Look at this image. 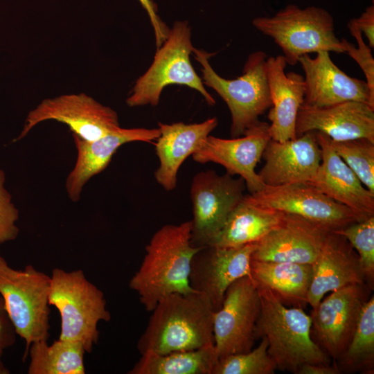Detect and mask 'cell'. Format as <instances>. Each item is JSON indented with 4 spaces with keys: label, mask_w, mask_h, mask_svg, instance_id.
<instances>
[{
    "label": "cell",
    "mask_w": 374,
    "mask_h": 374,
    "mask_svg": "<svg viewBox=\"0 0 374 374\" xmlns=\"http://www.w3.org/2000/svg\"><path fill=\"white\" fill-rule=\"evenodd\" d=\"M267 348V339L262 337L259 345L250 351L218 359L212 374H274L277 368Z\"/></svg>",
    "instance_id": "obj_31"
},
{
    "label": "cell",
    "mask_w": 374,
    "mask_h": 374,
    "mask_svg": "<svg viewBox=\"0 0 374 374\" xmlns=\"http://www.w3.org/2000/svg\"><path fill=\"white\" fill-rule=\"evenodd\" d=\"M295 130L296 137L315 131L334 141L367 139L374 142V107L358 101H346L324 107L302 105Z\"/></svg>",
    "instance_id": "obj_20"
},
{
    "label": "cell",
    "mask_w": 374,
    "mask_h": 374,
    "mask_svg": "<svg viewBox=\"0 0 374 374\" xmlns=\"http://www.w3.org/2000/svg\"><path fill=\"white\" fill-rule=\"evenodd\" d=\"M256 248L257 243L238 247H202L191 261V288L206 296L214 311H217L228 287L239 278L250 276L251 256Z\"/></svg>",
    "instance_id": "obj_15"
},
{
    "label": "cell",
    "mask_w": 374,
    "mask_h": 374,
    "mask_svg": "<svg viewBox=\"0 0 374 374\" xmlns=\"http://www.w3.org/2000/svg\"><path fill=\"white\" fill-rule=\"evenodd\" d=\"M260 310L259 294L251 276H243L228 287L221 308L214 314V344L218 359L253 348Z\"/></svg>",
    "instance_id": "obj_11"
},
{
    "label": "cell",
    "mask_w": 374,
    "mask_h": 374,
    "mask_svg": "<svg viewBox=\"0 0 374 374\" xmlns=\"http://www.w3.org/2000/svg\"><path fill=\"white\" fill-rule=\"evenodd\" d=\"M193 48L187 21L175 22L165 42L158 48L151 66L136 80L132 94L126 100L127 105L156 106L163 89L177 84L197 90L209 105H214L215 99L206 90L191 65L190 54Z\"/></svg>",
    "instance_id": "obj_8"
},
{
    "label": "cell",
    "mask_w": 374,
    "mask_h": 374,
    "mask_svg": "<svg viewBox=\"0 0 374 374\" xmlns=\"http://www.w3.org/2000/svg\"><path fill=\"white\" fill-rule=\"evenodd\" d=\"M217 123L215 117L193 124L159 123L160 135L155 147L159 166L154 177L165 190L170 191L176 188L180 166L202 146Z\"/></svg>",
    "instance_id": "obj_24"
},
{
    "label": "cell",
    "mask_w": 374,
    "mask_h": 374,
    "mask_svg": "<svg viewBox=\"0 0 374 374\" xmlns=\"http://www.w3.org/2000/svg\"><path fill=\"white\" fill-rule=\"evenodd\" d=\"M160 135L159 128H122L98 139L87 141L72 134L77 159L66 180V190L72 202L80 200L82 189L93 176L103 172L123 145L134 141L152 143Z\"/></svg>",
    "instance_id": "obj_22"
},
{
    "label": "cell",
    "mask_w": 374,
    "mask_h": 374,
    "mask_svg": "<svg viewBox=\"0 0 374 374\" xmlns=\"http://www.w3.org/2000/svg\"><path fill=\"white\" fill-rule=\"evenodd\" d=\"M344 236L358 254L366 284L374 286V215L333 231Z\"/></svg>",
    "instance_id": "obj_32"
},
{
    "label": "cell",
    "mask_w": 374,
    "mask_h": 374,
    "mask_svg": "<svg viewBox=\"0 0 374 374\" xmlns=\"http://www.w3.org/2000/svg\"><path fill=\"white\" fill-rule=\"evenodd\" d=\"M49 120L66 124L72 134L87 141L98 139L121 127L118 115L112 108L84 93L65 94L46 98L32 109L14 141L26 137L37 125Z\"/></svg>",
    "instance_id": "obj_10"
},
{
    "label": "cell",
    "mask_w": 374,
    "mask_h": 374,
    "mask_svg": "<svg viewBox=\"0 0 374 374\" xmlns=\"http://www.w3.org/2000/svg\"><path fill=\"white\" fill-rule=\"evenodd\" d=\"M139 339L140 354H166L215 346V311L208 299L195 291L173 293L161 299L150 312Z\"/></svg>",
    "instance_id": "obj_2"
},
{
    "label": "cell",
    "mask_w": 374,
    "mask_h": 374,
    "mask_svg": "<svg viewBox=\"0 0 374 374\" xmlns=\"http://www.w3.org/2000/svg\"><path fill=\"white\" fill-rule=\"evenodd\" d=\"M348 28L357 42V47L345 38L341 39L344 53L348 54L359 66L366 77V82L370 91L374 96V59L371 53V48L366 45L363 39L362 32L350 20Z\"/></svg>",
    "instance_id": "obj_33"
},
{
    "label": "cell",
    "mask_w": 374,
    "mask_h": 374,
    "mask_svg": "<svg viewBox=\"0 0 374 374\" xmlns=\"http://www.w3.org/2000/svg\"><path fill=\"white\" fill-rule=\"evenodd\" d=\"M321 152V161L308 184L333 200L346 206L363 220L374 215V194L334 150L330 138L315 132Z\"/></svg>",
    "instance_id": "obj_17"
},
{
    "label": "cell",
    "mask_w": 374,
    "mask_h": 374,
    "mask_svg": "<svg viewBox=\"0 0 374 374\" xmlns=\"http://www.w3.org/2000/svg\"><path fill=\"white\" fill-rule=\"evenodd\" d=\"M357 28L364 33L371 48L374 47V6H368L357 17L350 19Z\"/></svg>",
    "instance_id": "obj_37"
},
{
    "label": "cell",
    "mask_w": 374,
    "mask_h": 374,
    "mask_svg": "<svg viewBox=\"0 0 374 374\" xmlns=\"http://www.w3.org/2000/svg\"><path fill=\"white\" fill-rule=\"evenodd\" d=\"M195 59L202 64L204 84L214 89L226 103L231 114V134L238 137L259 121L258 117L271 107L267 73V54L251 53L236 79L220 76L211 67L208 57L213 54L193 48Z\"/></svg>",
    "instance_id": "obj_7"
},
{
    "label": "cell",
    "mask_w": 374,
    "mask_h": 374,
    "mask_svg": "<svg viewBox=\"0 0 374 374\" xmlns=\"http://www.w3.org/2000/svg\"><path fill=\"white\" fill-rule=\"evenodd\" d=\"M51 276L28 265L12 268L0 256V294L17 335L25 341L23 359L31 344L49 337Z\"/></svg>",
    "instance_id": "obj_6"
},
{
    "label": "cell",
    "mask_w": 374,
    "mask_h": 374,
    "mask_svg": "<svg viewBox=\"0 0 374 374\" xmlns=\"http://www.w3.org/2000/svg\"><path fill=\"white\" fill-rule=\"evenodd\" d=\"M269 124L258 121L245 130L242 137L222 139L209 135L202 146L192 154L197 163L213 162L222 166L226 173L242 178L250 194L265 186L256 172L264 150L271 140Z\"/></svg>",
    "instance_id": "obj_14"
},
{
    "label": "cell",
    "mask_w": 374,
    "mask_h": 374,
    "mask_svg": "<svg viewBox=\"0 0 374 374\" xmlns=\"http://www.w3.org/2000/svg\"><path fill=\"white\" fill-rule=\"evenodd\" d=\"M262 157L265 164L258 174L265 186H276L308 182L321 163V152L311 131L283 142L271 139Z\"/></svg>",
    "instance_id": "obj_19"
},
{
    "label": "cell",
    "mask_w": 374,
    "mask_h": 374,
    "mask_svg": "<svg viewBox=\"0 0 374 374\" xmlns=\"http://www.w3.org/2000/svg\"><path fill=\"white\" fill-rule=\"evenodd\" d=\"M340 373H374V296L364 303L352 338L334 360Z\"/></svg>",
    "instance_id": "obj_29"
},
{
    "label": "cell",
    "mask_w": 374,
    "mask_h": 374,
    "mask_svg": "<svg viewBox=\"0 0 374 374\" xmlns=\"http://www.w3.org/2000/svg\"><path fill=\"white\" fill-rule=\"evenodd\" d=\"M17 333L6 311L3 301L0 297V374L8 373L2 362L4 351L15 344Z\"/></svg>",
    "instance_id": "obj_35"
},
{
    "label": "cell",
    "mask_w": 374,
    "mask_h": 374,
    "mask_svg": "<svg viewBox=\"0 0 374 374\" xmlns=\"http://www.w3.org/2000/svg\"><path fill=\"white\" fill-rule=\"evenodd\" d=\"M147 11L154 28L156 44L159 48L166 39L169 29L157 15V6L151 0H139Z\"/></svg>",
    "instance_id": "obj_36"
},
{
    "label": "cell",
    "mask_w": 374,
    "mask_h": 374,
    "mask_svg": "<svg viewBox=\"0 0 374 374\" xmlns=\"http://www.w3.org/2000/svg\"><path fill=\"white\" fill-rule=\"evenodd\" d=\"M312 265L251 260V278L267 287L285 305L303 308L312 277Z\"/></svg>",
    "instance_id": "obj_25"
},
{
    "label": "cell",
    "mask_w": 374,
    "mask_h": 374,
    "mask_svg": "<svg viewBox=\"0 0 374 374\" xmlns=\"http://www.w3.org/2000/svg\"><path fill=\"white\" fill-rule=\"evenodd\" d=\"M247 202L261 207L301 216L330 231L360 220L350 209L308 183L276 186L244 195Z\"/></svg>",
    "instance_id": "obj_12"
},
{
    "label": "cell",
    "mask_w": 374,
    "mask_h": 374,
    "mask_svg": "<svg viewBox=\"0 0 374 374\" xmlns=\"http://www.w3.org/2000/svg\"><path fill=\"white\" fill-rule=\"evenodd\" d=\"M330 143L363 185L374 194V142L367 139L347 141L330 139Z\"/></svg>",
    "instance_id": "obj_30"
},
{
    "label": "cell",
    "mask_w": 374,
    "mask_h": 374,
    "mask_svg": "<svg viewBox=\"0 0 374 374\" xmlns=\"http://www.w3.org/2000/svg\"><path fill=\"white\" fill-rule=\"evenodd\" d=\"M297 374H341L335 363L333 364H305Z\"/></svg>",
    "instance_id": "obj_38"
},
{
    "label": "cell",
    "mask_w": 374,
    "mask_h": 374,
    "mask_svg": "<svg viewBox=\"0 0 374 374\" xmlns=\"http://www.w3.org/2000/svg\"><path fill=\"white\" fill-rule=\"evenodd\" d=\"M287 62L283 55L269 57L266 60V73L271 107L268 113L269 133L272 140L285 141L296 138V122L304 101L303 75L286 73Z\"/></svg>",
    "instance_id": "obj_23"
},
{
    "label": "cell",
    "mask_w": 374,
    "mask_h": 374,
    "mask_svg": "<svg viewBox=\"0 0 374 374\" xmlns=\"http://www.w3.org/2000/svg\"><path fill=\"white\" fill-rule=\"evenodd\" d=\"M245 182L226 173L212 170L196 174L192 181L190 197L193 218L191 243L196 247L211 246L229 215L242 200Z\"/></svg>",
    "instance_id": "obj_9"
},
{
    "label": "cell",
    "mask_w": 374,
    "mask_h": 374,
    "mask_svg": "<svg viewBox=\"0 0 374 374\" xmlns=\"http://www.w3.org/2000/svg\"><path fill=\"white\" fill-rule=\"evenodd\" d=\"M86 351L79 342L58 339L48 344L47 340L33 342L28 355V374H84Z\"/></svg>",
    "instance_id": "obj_28"
},
{
    "label": "cell",
    "mask_w": 374,
    "mask_h": 374,
    "mask_svg": "<svg viewBox=\"0 0 374 374\" xmlns=\"http://www.w3.org/2000/svg\"><path fill=\"white\" fill-rule=\"evenodd\" d=\"M312 267L308 294L312 308L329 292L366 283L357 253L344 236L335 231L328 232Z\"/></svg>",
    "instance_id": "obj_21"
},
{
    "label": "cell",
    "mask_w": 374,
    "mask_h": 374,
    "mask_svg": "<svg viewBox=\"0 0 374 374\" xmlns=\"http://www.w3.org/2000/svg\"><path fill=\"white\" fill-rule=\"evenodd\" d=\"M191 222L166 224L157 231L145 247L141 264L129 285L145 309L151 312L163 297L194 291L189 283L194 255L202 247L191 243Z\"/></svg>",
    "instance_id": "obj_1"
},
{
    "label": "cell",
    "mask_w": 374,
    "mask_h": 374,
    "mask_svg": "<svg viewBox=\"0 0 374 374\" xmlns=\"http://www.w3.org/2000/svg\"><path fill=\"white\" fill-rule=\"evenodd\" d=\"M298 62L305 75L303 105L324 107L346 101H358L374 107V96L366 82L341 71L332 61L329 52H317L314 58L304 55Z\"/></svg>",
    "instance_id": "obj_16"
},
{
    "label": "cell",
    "mask_w": 374,
    "mask_h": 374,
    "mask_svg": "<svg viewBox=\"0 0 374 374\" xmlns=\"http://www.w3.org/2000/svg\"><path fill=\"white\" fill-rule=\"evenodd\" d=\"M128 374H212L218 361L215 346L159 354L147 351Z\"/></svg>",
    "instance_id": "obj_27"
},
{
    "label": "cell",
    "mask_w": 374,
    "mask_h": 374,
    "mask_svg": "<svg viewBox=\"0 0 374 374\" xmlns=\"http://www.w3.org/2000/svg\"><path fill=\"white\" fill-rule=\"evenodd\" d=\"M48 301L60 315L58 339L79 342L86 353H91L99 339V322L111 319L103 292L87 280L82 270L55 268Z\"/></svg>",
    "instance_id": "obj_4"
},
{
    "label": "cell",
    "mask_w": 374,
    "mask_h": 374,
    "mask_svg": "<svg viewBox=\"0 0 374 374\" xmlns=\"http://www.w3.org/2000/svg\"><path fill=\"white\" fill-rule=\"evenodd\" d=\"M284 215L277 210L252 204L243 197L211 246L238 247L257 243L280 224Z\"/></svg>",
    "instance_id": "obj_26"
},
{
    "label": "cell",
    "mask_w": 374,
    "mask_h": 374,
    "mask_svg": "<svg viewBox=\"0 0 374 374\" xmlns=\"http://www.w3.org/2000/svg\"><path fill=\"white\" fill-rule=\"evenodd\" d=\"M372 290L366 283L348 285L331 292L312 308L311 337L333 360L346 349Z\"/></svg>",
    "instance_id": "obj_13"
},
{
    "label": "cell",
    "mask_w": 374,
    "mask_h": 374,
    "mask_svg": "<svg viewBox=\"0 0 374 374\" xmlns=\"http://www.w3.org/2000/svg\"><path fill=\"white\" fill-rule=\"evenodd\" d=\"M256 285L260 300L256 339H267V352L277 369L297 374L305 364H330V357L311 337L310 315L303 308H288L267 287Z\"/></svg>",
    "instance_id": "obj_3"
},
{
    "label": "cell",
    "mask_w": 374,
    "mask_h": 374,
    "mask_svg": "<svg viewBox=\"0 0 374 374\" xmlns=\"http://www.w3.org/2000/svg\"><path fill=\"white\" fill-rule=\"evenodd\" d=\"M329 231L301 216L285 213L280 224L257 242L251 259L312 265Z\"/></svg>",
    "instance_id": "obj_18"
},
{
    "label": "cell",
    "mask_w": 374,
    "mask_h": 374,
    "mask_svg": "<svg viewBox=\"0 0 374 374\" xmlns=\"http://www.w3.org/2000/svg\"><path fill=\"white\" fill-rule=\"evenodd\" d=\"M252 24L273 39L291 66L296 65L301 56L311 53H344L341 39L335 33L333 17L322 8H301L290 4L272 17L253 19Z\"/></svg>",
    "instance_id": "obj_5"
},
{
    "label": "cell",
    "mask_w": 374,
    "mask_h": 374,
    "mask_svg": "<svg viewBox=\"0 0 374 374\" xmlns=\"http://www.w3.org/2000/svg\"><path fill=\"white\" fill-rule=\"evenodd\" d=\"M6 175L0 169V245L17 238L19 229L16 222L19 211L5 188Z\"/></svg>",
    "instance_id": "obj_34"
}]
</instances>
